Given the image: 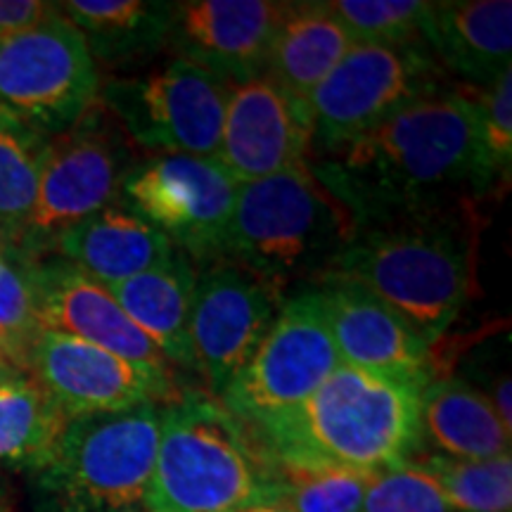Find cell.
<instances>
[{
    "label": "cell",
    "mask_w": 512,
    "mask_h": 512,
    "mask_svg": "<svg viewBox=\"0 0 512 512\" xmlns=\"http://www.w3.org/2000/svg\"><path fill=\"white\" fill-rule=\"evenodd\" d=\"M313 171L356 226L470 214L501 183L486 155L475 88L448 86L323 155Z\"/></svg>",
    "instance_id": "1"
},
{
    "label": "cell",
    "mask_w": 512,
    "mask_h": 512,
    "mask_svg": "<svg viewBox=\"0 0 512 512\" xmlns=\"http://www.w3.org/2000/svg\"><path fill=\"white\" fill-rule=\"evenodd\" d=\"M422 387L342 363L309 399L252 434L275 465L377 475L413 460L422 446Z\"/></svg>",
    "instance_id": "2"
},
{
    "label": "cell",
    "mask_w": 512,
    "mask_h": 512,
    "mask_svg": "<svg viewBox=\"0 0 512 512\" xmlns=\"http://www.w3.org/2000/svg\"><path fill=\"white\" fill-rule=\"evenodd\" d=\"M325 275L368 290L427 344H434L451 328L472 292L475 233L470 214L411 216L358 226Z\"/></svg>",
    "instance_id": "3"
},
{
    "label": "cell",
    "mask_w": 512,
    "mask_h": 512,
    "mask_svg": "<svg viewBox=\"0 0 512 512\" xmlns=\"http://www.w3.org/2000/svg\"><path fill=\"white\" fill-rule=\"evenodd\" d=\"M278 501V477L252 430L207 392L162 403L150 512H242Z\"/></svg>",
    "instance_id": "4"
},
{
    "label": "cell",
    "mask_w": 512,
    "mask_h": 512,
    "mask_svg": "<svg viewBox=\"0 0 512 512\" xmlns=\"http://www.w3.org/2000/svg\"><path fill=\"white\" fill-rule=\"evenodd\" d=\"M356 228L351 209L309 164L240 185L223 259L283 297L290 285L323 278Z\"/></svg>",
    "instance_id": "5"
},
{
    "label": "cell",
    "mask_w": 512,
    "mask_h": 512,
    "mask_svg": "<svg viewBox=\"0 0 512 512\" xmlns=\"http://www.w3.org/2000/svg\"><path fill=\"white\" fill-rule=\"evenodd\" d=\"M159 406L69 420L31 475L36 512H150Z\"/></svg>",
    "instance_id": "6"
},
{
    "label": "cell",
    "mask_w": 512,
    "mask_h": 512,
    "mask_svg": "<svg viewBox=\"0 0 512 512\" xmlns=\"http://www.w3.org/2000/svg\"><path fill=\"white\" fill-rule=\"evenodd\" d=\"M138 164L133 143L100 102L72 128L48 140L34 211L15 247L29 259L46 256L64 230L119 200Z\"/></svg>",
    "instance_id": "7"
},
{
    "label": "cell",
    "mask_w": 512,
    "mask_h": 512,
    "mask_svg": "<svg viewBox=\"0 0 512 512\" xmlns=\"http://www.w3.org/2000/svg\"><path fill=\"white\" fill-rule=\"evenodd\" d=\"M228 86L171 57L143 74L100 83L98 102L126 138L150 155L219 157Z\"/></svg>",
    "instance_id": "8"
},
{
    "label": "cell",
    "mask_w": 512,
    "mask_h": 512,
    "mask_svg": "<svg viewBox=\"0 0 512 512\" xmlns=\"http://www.w3.org/2000/svg\"><path fill=\"white\" fill-rule=\"evenodd\" d=\"M441 88L439 64L425 46L356 43L306 100L313 150L335 152Z\"/></svg>",
    "instance_id": "9"
},
{
    "label": "cell",
    "mask_w": 512,
    "mask_h": 512,
    "mask_svg": "<svg viewBox=\"0 0 512 512\" xmlns=\"http://www.w3.org/2000/svg\"><path fill=\"white\" fill-rule=\"evenodd\" d=\"M100 72L79 29L55 17L0 38V112L53 138L98 102Z\"/></svg>",
    "instance_id": "10"
},
{
    "label": "cell",
    "mask_w": 512,
    "mask_h": 512,
    "mask_svg": "<svg viewBox=\"0 0 512 512\" xmlns=\"http://www.w3.org/2000/svg\"><path fill=\"white\" fill-rule=\"evenodd\" d=\"M238 190L240 183L219 159L150 155L128 171L117 202L155 226L190 261L214 264L226 254Z\"/></svg>",
    "instance_id": "11"
},
{
    "label": "cell",
    "mask_w": 512,
    "mask_h": 512,
    "mask_svg": "<svg viewBox=\"0 0 512 512\" xmlns=\"http://www.w3.org/2000/svg\"><path fill=\"white\" fill-rule=\"evenodd\" d=\"M342 366L313 285L285 297L242 373L219 401L249 430L309 399Z\"/></svg>",
    "instance_id": "12"
},
{
    "label": "cell",
    "mask_w": 512,
    "mask_h": 512,
    "mask_svg": "<svg viewBox=\"0 0 512 512\" xmlns=\"http://www.w3.org/2000/svg\"><path fill=\"white\" fill-rule=\"evenodd\" d=\"M285 297L245 268L221 259L197 273L190 313L195 370L211 396H221L242 373L278 316Z\"/></svg>",
    "instance_id": "13"
},
{
    "label": "cell",
    "mask_w": 512,
    "mask_h": 512,
    "mask_svg": "<svg viewBox=\"0 0 512 512\" xmlns=\"http://www.w3.org/2000/svg\"><path fill=\"white\" fill-rule=\"evenodd\" d=\"M27 373L50 394L69 420L119 413L176 399L171 380L138 368L126 358L43 330L27 358Z\"/></svg>",
    "instance_id": "14"
},
{
    "label": "cell",
    "mask_w": 512,
    "mask_h": 512,
    "mask_svg": "<svg viewBox=\"0 0 512 512\" xmlns=\"http://www.w3.org/2000/svg\"><path fill=\"white\" fill-rule=\"evenodd\" d=\"M313 124L306 100L268 76L228 86L219 164L242 183H254L311 164Z\"/></svg>",
    "instance_id": "15"
},
{
    "label": "cell",
    "mask_w": 512,
    "mask_h": 512,
    "mask_svg": "<svg viewBox=\"0 0 512 512\" xmlns=\"http://www.w3.org/2000/svg\"><path fill=\"white\" fill-rule=\"evenodd\" d=\"M29 268L41 330L95 344L174 382V366L126 316L110 287L55 254L31 259Z\"/></svg>",
    "instance_id": "16"
},
{
    "label": "cell",
    "mask_w": 512,
    "mask_h": 512,
    "mask_svg": "<svg viewBox=\"0 0 512 512\" xmlns=\"http://www.w3.org/2000/svg\"><path fill=\"white\" fill-rule=\"evenodd\" d=\"M287 3L273 0H183L171 3L166 48L226 86L264 76Z\"/></svg>",
    "instance_id": "17"
},
{
    "label": "cell",
    "mask_w": 512,
    "mask_h": 512,
    "mask_svg": "<svg viewBox=\"0 0 512 512\" xmlns=\"http://www.w3.org/2000/svg\"><path fill=\"white\" fill-rule=\"evenodd\" d=\"M311 285L344 366L408 377L420 384L432 380V344L380 299L335 275H325Z\"/></svg>",
    "instance_id": "18"
},
{
    "label": "cell",
    "mask_w": 512,
    "mask_h": 512,
    "mask_svg": "<svg viewBox=\"0 0 512 512\" xmlns=\"http://www.w3.org/2000/svg\"><path fill=\"white\" fill-rule=\"evenodd\" d=\"M425 48L434 62L470 81L491 86L512 69L510 0H439L430 3Z\"/></svg>",
    "instance_id": "19"
},
{
    "label": "cell",
    "mask_w": 512,
    "mask_h": 512,
    "mask_svg": "<svg viewBox=\"0 0 512 512\" xmlns=\"http://www.w3.org/2000/svg\"><path fill=\"white\" fill-rule=\"evenodd\" d=\"M178 249L121 202L64 230L50 254L69 261L102 285H117L133 275L171 261Z\"/></svg>",
    "instance_id": "20"
},
{
    "label": "cell",
    "mask_w": 512,
    "mask_h": 512,
    "mask_svg": "<svg viewBox=\"0 0 512 512\" xmlns=\"http://www.w3.org/2000/svg\"><path fill=\"white\" fill-rule=\"evenodd\" d=\"M197 271L188 256L176 252L166 264L110 285L126 316L166 356L171 366L195 370L190 342V313Z\"/></svg>",
    "instance_id": "21"
},
{
    "label": "cell",
    "mask_w": 512,
    "mask_h": 512,
    "mask_svg": "<svg viewBox=\"0 0 512 512\" xmlns=\"http://www.w3.org/2000/svg\"><path fill=\"white\" fill-rule=\"evenodd\" d=\"M512 430L498 418L494 403L456 377H439L420 389V441L437 456L489 460L510 453Z\"/></svg>",
    "instance_id": "22"
},
{
    "label": "cell",
    "mask_w": 512,
    "mask_h": 512,
    "mask_svg": "<svg viewBox=\"0 0 512 512\" xmlns=\"http://www.w3.org/2000/svg\"><path fill=\"white\" fill-rule=\"evenodd\" d=\"M354 46L356 41L332 15L328 0L287 3L275 29L264 76L294 98L309 100L320 81Z\"/></svg>",
    "instance_id": "23"
},
{
    "label": "cell",
    "mask_w": 512,
    "mask_h": 512,
    "mask_svg": "<svg viewBox=\"0 0 512 512\" xmlns=\"http://www.w3.org/2000/svg\"><path fill=\"white\" fill-rule=\"evenodd\" d=\"M79 29L93 62L112 69L152 60L166 50L171 3L159 0H67L55 3Z\"/></svg>",
    "instance_id": "24"
},
{
    "label": "cell",
    "mask_w": 512,
    "mask_h": 512,
    "mask_svg": "<svg viewBox=\"0 0 512 512\" xmlns=\"http://www.w3.org/2000/svg\"><path fill=\"white\" fill-rule=\"evenodd\" d=\"M67 422L29 373L0 380V465L34 475L55 451Z\"/></svg>",
    "instance_id": "25"
},
{
    "label": "cell",
    "mask_w": 512,
    "mask_h": 512,
    "mask_svg": "<svg viewBox=\"0 0 512 512\" xmlns=\"http://www.w3.org/2000/svg\"><path fill=\"white\" fill-rule=\"evenodd\" d=\"M48 136L0 112V242L17 247L34 211Z\"/></svg>",
    "instance_id": "26"
},
{
    "label": "cell",
    "mask_w": 512,
    "mask_h": 512,
    "mask_svg": "<svg viewBox=\"0 0 512 512\" xmlns=\"http://www.w3.org/2000/svg\"><path fill=\"white\" fill-rule=\"evenodd\" d=\"M437 482L453 512H510L512 458L458 460L430 456L415 460Z\"/></svg>",
    "instance_id": "27"
},
{
    "label": "cell",
    "mask_w": 512,
    "mask_h": 512,
    "mask_svg": "<svg viewBox=\"0 0 512 512\" xmlns=\"http://www.w3.org/2000/svg\"><path fill=\"white\" fill-rule=\"evenodd\" d=\"M328 5L356 43L425 46L430 17L425 0H328Z\"/></svg>",
    "instance_id": "28"
},
{
    "label": "cell",
    "mask_w": 512,
    "mask_h": 512,
    "mask_svg": "<svg viewBox=\"0 0 512 512\" xmlns=\"http://www.w3.org/2000/svg\"><path fill=\"white\" fill-rule=\"evenodd\" d=\"M273 467L278 503L290 512H361L373 477L335 467Z\"/></svg>",
    "instance_id": "29"
},
{
    "label": "cell",
    "mask_w": 512,
    "mask_h": 512,
    "mask_svg": "<svg viewBox=\"0 0 512 512\" xmlns=\"http://www.w3.org/2000/svg\"><path fill=\"white\" fill-rule=\"evenodd\" d=\"M29 266V256L15 247H0V349L24 373L29 351L43 332Z\"/></svg>",
    "instance_id": "30"
},
{
    "label": "cell",
    "mask_w": 512,
    "mask_h": 512,
    "mask_svg": "<svg viewBox=\"0 0 512 512\" xmlns=\"http://www.w3.org/2000/svg\"><path fill=\"white\" fill-rule=\"evenodd\" d=\"M361 512H453L434 479L415 460L370 477Z\"/></svg>",
    "instance_id": "31"
},
{
    "label": "cell",
    "mask_w": 512,
    "mask_h": 512,
    "mask_svg": "<svg viewBox=\"0 0 512 512\" xmlns=\"http://www.w3.org/2000/svg\"><path fill=\"white\" fill-rule=\"evenodd\" d=\"M482 138L498 181H508L512 166V69L486 88H475Z\"/></svg>",
    "instance_id": "32"
},
{
    "label": "cell",
    "mask_w": 512,
    "mask_h": 512,
    "mask_svg": "<svg viewBox=\"0 0 512 512\" xmlns=\"http://www.w3.org/2000/svg\"><path fill=\"white\" fill-rule=\"evenodd\" d=\"M55 15V3H43V0H0V38L34 29Z\"/></svg>",
    "instance_id": "33"
},
{
    "label": "cell",
    "mask_w": 512,
    "mask_h": 512,
    "mask_svg": "<svg viewBox=\"0 0 512 512\" xmlns=\"http://www.w3.org/2000/svg\"><path fill=\"white\" fill-rule=\"evenodd\" d=\"M491 403H494L498 418L503 420V425L512 430V411H510V375H503L501 380L496 382V392L494 396H489Z\"/></svg>",
    "instance_id": "34"
},
{
    "label": "cell",
    "mask_w": 512,
    "mask_h": 512,
    "mask_svg": "<svg viewBox=\"0 0 512 512\" xmlns=\"http://www.w3.org/2000/svg\"><path fill=\"white\" fill-rule=\"evenodd\" d=\"M15 510V498H12L10 486L0 479V512H12Z\"/></svg>",
    "instance_id": "35"
},
{
    "label": "cell",
    "mask_w": 512,
    "mask_h": 512,
    "mask_svg": "<svg viewBox=\"0 0 512 512\" xmlns=\"http://www.w3.org/2000/svg\"><path fill=\"white\" fill-rule=\"evenodd\" d=\"M15 373H24V370H19L15 363L10 361L8 356H5V351L0 349V380H5V377L15 375Z\"/></svg>",
    "instance_id": "36"
},
{
    "label": "cell",
    "mask_w": 512,
    "mask_h": 512,
    "mask_svg": "<svg viewBox=\"0 0 512 512\" xmlns=\"http://www.w3.org/2000/svg\"><path fill=\"white\" fill-rule=\"evenodd\" d=\"M242 512H290V510H287L283 503L271 501V503H259V505H252V508H247V510H242Z\"/></svg>",
    "instance_id": "37"
},
{
    "label": "cell",
    "mask_w": 512,
    "mask_h": 512,
    "mask_svg": "<svg viewBox=\"0 0 512 512\" xmlns=\"http://www.w3.org/2000/svg\"><path fill=\"white\" fill-rule=\"evenodd\" d=\"M0 247H5V245H3V242H0Z\"/></svg>",
    "instance_id": "38"
}]
</instances>
